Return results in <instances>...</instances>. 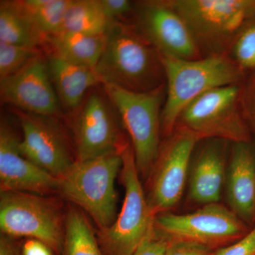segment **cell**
<instances>
[{
    "instance_id": "obj_1",
    "label": "cell",
    "mask_w": 255,
    "mask_h": 255,
    "mask_svg": "<svg viewBox=\"0 0 255 255\" xmlns=\"http://www.w3.org/2000/svg\"><path fill=\"white\" fill-rule=\"evenodd\" d=\"M95 72L100 84L135 92L166 83L162 56L134 25L114 21Z\"/></svg>"
},
{
    "instance_id": "obj_2",
    "label": "cell",
    "mask_w": 255,
    "mask_h": 255,
    "mask_svg": "<svg viewBox=\"0 0 255 255\" xmlns=\"http://www.w3.org/2000/svg\"><path fill=\"white\" fill-rule=\"evenodd\" d=\"M162 59L166 97L161 114V128L166 137L173 132L179 116L191 102L214 89L238 85L243 73L227 54L196 60L164 57Z\"/></svg>"
},
{
    "instance_id": "obj_3",
    "label": "cell",
    "mask_w": 255,
    "mask_h": 255,
    "mask_svg": "<svg viewBox=\"0 0 255 255\" xmlns=\"http://www.w3.org/2000/svg\"><path fill=\"white\" fill-rule=\"evenodd\" d=\"M121 151L75 161L59 179L58 191L87 213L99 231L110 227L118 215L115 182L122 168Z\"/></svg>"
},
{
    "instance_id": "obj_4",
    "label": "cell",
    "mask_w": 255,
    "mask_h": 255,
    "mask_svg": "<svg viewBox=\"0 0 255 255\" xmlns=\"http://www.w3.org/2000/svg\"><path fill=\"white\" fill-rule=\"evenodd\" d=\"M103 87L130 136L139 174L148 179L161 145V114L166 83L147 92L128 91L112 85Z\"/></svg>"
},
{
    "instance_id": "obj_5",
    "label": "cell",
    "mask_w": 255,
    "mask_h": 255,
    "mask_svg": "<svg viewBox=\"0 0 255 255\" xmlns=\"http://www.w3.org/2000/svg\"><path fill=\"white\" fill-rule=\"evenodd\" d=\"M168 1L187 23L201 53L206 50L209 55L227 54L248 20L255 16V1L251 0Z\"/></svg>"
},
{
    "instance_id": "obj_6",
    "label": "cell",
    "mask_w": 255,
    "mask_h": 255,
    "mask_svg": "<svg viewBox=\"0 0 255 255\" xmlns=\"http://www.w3.org/2000/svg\"><path fill=\"white\" fill-rule=\"evenodd\" d=\"M121 179L125 189L124 204L110 227L97 233V239L105 255H133L153 226L137 171L132 146L126 142L121 151Z\"/></svg>"
},
{
    "instance_id": "obj_7",
    "label": "cell",
    "mask_w": 255,
    "mask_h": 255,
    "mask_svg": "<svg viewBox=\"0 0 255 255\" xmlns=\"http://www.w3.org/2000/svg\"><path fill=\"white\" fill-rule=\"evenodd\" d=\"M65 217L53 198L18 191H1L0 228L4 236L43 242L60 255Z\"/></svg>"
},
{
    "instance_id": "obj_8",
    "label": "cell",
    "mask_w": 255,
    "mask_h": 255,
    "mask_svg": "<svg viewBox=\"0 0 255 255\" xmlns=\"http://www.w3.org/2000/svg\"><path fill=\"white\" fill-rule=\"evenodd\" d=\"M241 96L238 85L210 90L182 111L176 127L187 129L200 140L251 142L249 130L240 110Z\"/></svg>"
},
{
    "instance_id": "obj_9",
    "label": "cell",
    "mask_w": 255,
    "mask_h": 255,
    "mask_svg": "<svg viewBox=\"0 0 255 255\" xmlns=\"http://www.w3.org/2000/svg\"><path fill=\"white\" fill-rule=\"evenodd\" d=\"M154 225L169 241L196 243L214 251L240 241L252 230L219 203L206 204L188 214L157 215Z\"/></svg>"
},
{
    "instance_id": "obj_10",
    "label": "cell",
    "mask_w": 255,
    "mask_h": 255,
    "mask_svg": "<svg viewBox=\"0 0 255 255\" xmlns=\"http://www.w3.org/2000/svg\"><path fill=\"white\" fill-rule=\"evenodd\" d=\"M194 133L177 127L160 147L148 177L147 201L152 216L167 213L182 198L191 156L198 142Z\"/></svg>"
},
{
    "instance_id": "obj_11",
    "label": "cell",
    "mask_w": 255,
    "mask_h": 255,
    "mask_svg": "<svg viewBox=\"0 0 255 255\" xmlns=\"http://www.w3.org/2000/svg\"><path fill=\"white\" fill-rule=\"evenodd\" d=\"M136 22L137 30L161 56L183 60L204 57L187 23L168 0L139 3Z\"/></svg>"
},
{
    "instance_id": "obj_12",
    "label": "cell",
    "mask_w": 255,
    "mask_h": 255,
    "mask_svg": "<svg viewBox=\"0 0 255 255\" xmlns=\"http://www.w3.org/2000/svg\"><path fill=\"white\" fill-rule=\"evenodd\" d=\"M16 111L23 132L20 152L32 163L60 179L75 162L60 126L54 117Z\"/></svg>"
},
{
    "instance_id": "obj_13",
    "label": "cell",
    "mask_w": 255,
    "mask_h": 255,
    "mask_svg": "<svg viewBox=\"0 0 255 255\" xmlns=\"http://www.w3.org/2000/svg\"><path fill=\"white\" fill-rule=\"evenodd\" d=\"M110 101L92 92L74 120L75 161H85L120 152L122 140Z\"/></svg>"
},
{
    "instance_id": "obj_14",
    "label": "cell",
    "mask_w": 255,
    "mask_h": 255,
    "mask_svg": "<svg viewBox=\"0 0 255 255\" xmlns=\"http://www.w3.org/2000/svg\"><path fill=\"white\" fill-rule=\"evenodd\" d=\"M0 95L4 103L27 113L51 117L60 113L59 100L42 54L17 73L0 80Z\"/></svg>"
},
{
    "instance_id": "obj_15",
    "label": "cell",
    "mask_w": 255,
    "mask_h": 255,
    "mask_svg": "<svg viewBox=\"0 0 255 255\" xmlns=\"http://www.w3.org/2000/svg\"><path fill=\"white\" fill-rule=\"evenodd\" d=\"M20 139L7 122L0 127L1 191H18L46 196L59 191V179L53 177L20 152Z\"/></svg>"
},
{
    "instance_id": "obj_16",
    "label": "cell",
    "mask_w": 255,
    "mask_h": 255,
    "mask_svg": "<svg viewBox=\"0 0 255 255\" xmlns=\"http://www.w3.org/2000/svg\"><path fill=\"white\" fill-rule=\"evenodd\" d=\"M226 184L231 211L250 227H255V146L251 142L233 143Z\"/></svg>"
},
{
    "instance_id": "obj_17",
    "label": "cell",
    "mask_w": 255,
    "mask_h": 255,
    "mask_svg": "<svg viewBox=\"0 0 255 255\" xmlns=\"http://www.w3.org/2000/svg\"><path fill=\"white\" fill-rule=\"evenodd\" d=\"M219 140L201 147L189 171V198L203 206L219 203L226 181L224 148Z\"/></svg>"
},
{
    "instance_id": "obj_18",
    "label": "cell",
    "mask_w": 255,
    "mask_h": 255,
    "mask_svg": "<svg viewBox=\"0 0 255 255\" xmlns=\"http://www.w3.org/2000/svg\"><path fill=\"white\" fill-rule=\"evenodd\" d=\"M47 63L58 100L67 110H78L87 92L100 84L94 69L72 63L55 53H50Z\"/></svg>"
},
{
    "instance_id": "obj_19",
    "label": "cell",
    "mask_w": 255,
    "mask_h": 255,
    "mask_svg": "<svg viewBox=\"0 0 255 255\" xmlns=\"http://www.w3.org/2000/svg\"><path fill=\"white\" fill-rule=\"evenodd\" d=\"M48 38L26 12L21 0L0 2V41L16 46L38 48Z\"/></svg>"
},
{
    "instance_id": "obj_20",
    "label": "cell",
    "mask_w": 255,
    "mask_h": 255,
    "mask_svg": "<svg viewBox=\"0 0 255 255\" xmlns=\"http://www.w3.org/2000/svg\"><path fill=\"white\" fill-rule=\"evenodd\" d=\"M107 41V34L89 35L63 31L48 37L46 44L52 48V53L64 59L95 69L103 53Z\"/></svg>"
},
{
    "instance_id": "obj_21",
    "label": "cell",
    "mask_w": 255,
    "mask_h": 255,
    "mask_svg": "<svg viewBox=\"0 0 255 255\" xmlns=\"http://www.w3.org/2000/svg\"><path fill=\"white\" fill-rule=\"evenodd\" d=\"M60 255H105L90 221L82 210L70 206L65 216Z\"/></svg>"
},
{
    "instance_id": "obj_22",
    "label": "cell",
    "mask_w": 255,
    "mask_h": 255,
    "mask_svg": "<svg viewBox=\"0 0 255 255\" xmlns=\"http://www.w3.org/2000/svg\"><path fill=\"white\" fill-rule=\"evenodd\" d=\"M112 21L104 13L100 0H70L62 32L107 34Z\"/></svg>"
},
{
    "instance_id": "obj_23",
    "label": "cell",
    "mask_w": 255,
    "mask_h": 255,
    "mask_svg": "<svg viewBox=\"0 0 255 255\" xmlns=\"http://www.w3.org/2000/svg\"><path fill=\"white\" fill-rule=\"evenodd\" d=\"M21 2L47 38L63 31L70 0H21Z\"/></svg>"
},
{
    "instance_id": "obj_24",
    "label": "cell",
    "mask_w": 255,
    "mask_h": 255,
    "mask_svg": "<svg viewBox=\"0 0 255 255\" xmlns=\"http://www.w3.org/2000/svg\"><path fill=\"white\" fill-rule=\"evenodd\" d=\"M41 54L42 53L38 48L16 46L0 41V80L17 73Z\"/></svg>"
},
{
    "instance_id": "obj_25",
    "label": "cell",
    "mask_w": 255,
    "mask_h": 255,
    "mask_svg": "<svg viewBox=\"0 0 255 255\" xmlns=\"http://www.w3.org/2000/svg\"><path fill=\"white\" fill-rule=\"evenodd\" d=\"M227 55L242 71L255 68V23L246 25L240 32Z\"/></svg>"
},
{
    "instance_id": "obj_26",
    "label": "cell",
    "mask_w": 255,
    "mask_h": 255,
    "mask_svg": "<svg viewBox=\"0 0 255 255\" xmlns=\"http://www.w3.org/2000/svg\"><path fill=\"white\" fill-rule=\"evenodd\" d=\"M169 244L168 238L153 225L133 255H165Z\"/></svg>"
},
{
    "instance_id": "obj_27",
    "label": "cell",
    "mask_w": 255,
    "mask_h": 255,
    "mask_svg": "<svg viewBox=\"0 0 255 255\" xmlns=\"http://www.w3.org/2000/svg\"><path fill=\"white\" fill-rule=\"evenodd\" d=\"M215 255H255V226L244 238L218 250Z\"/></svg>"
},
{
    "instance_id": "obj_28",
    "label": "cell",
    "mask_w": 255,
    "mask_h": 255,
    "mask_svg": "<svg viewBox=\"0 0 255 255\" xmlns=\"http://www.w3.org/2000/svg\"><path fill=\"white\" fill-rule=\"evenodd\" d=\"M215 253L216 251L196 243L169 241L165 255H215Z\"/></svg>"
},
{
    "instance_id": "obj_29",
    "label": "cell",
    "mask_w": 255,
    "mask_h": 255,
    "mask_svg": "<svg viewBox=\"0 0 255 255\" xmlns=\"http://www.w3.org/2000/svg\"><path fill=\"white\" fill-rule=\"evenodd\" d=\"M102 9L111 21H119L133 9L132 3L128 0H100Z\"/></svg>"
},
{
    "instance_id": "obj_30",
    "label": "cell",
    "mask_w": 255,
    "mask_h": 255,
    "mask_svg": "<svg viewBox=\"0 0 255 255\" xmlns=\"http://www.w3.org/2000/svg\"><path fill=\"white\" fill-rule=\"evenodd\" d=\"M53 253L46 244L36 239H28L21 250V255H53Z\"/></svg>"
},
{
    "instance_id": "obj_31",
    "label": "cell",
    "mask_w": 255,
    "mask_h": 255,
    "mask_svg": "<svg viewBox=\"0 0 255 255\" xmlns=\"http://www.w3.org/2000/svg\"><path fill=\"white\" fill-rule=\"evenodd\" d=\"M0 255H21L19 246L13 238L2 235L0 238Z\"/></svg>"
}]
</instances>
